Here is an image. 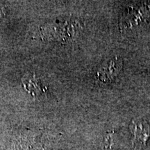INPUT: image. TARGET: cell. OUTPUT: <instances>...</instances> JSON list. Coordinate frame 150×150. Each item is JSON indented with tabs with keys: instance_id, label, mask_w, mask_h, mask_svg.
I'll list each match as a JSON object with an SVG mask.
<instances>
[{
	"instance_id": "277c9868",
	"label": "cell",
	"mask_w": 150,
	"mask_h": 150,
	"mask_svg": "<svg viewBox=\"0 0 150 150\" xmlns=\"http://www.w3.org/2000/svg\"><path fill=\"white\" fill-rule=\"evenodd\" d=\"M112 144V136L111 134L107 135L105 137V148L106 150H110Z\"/></svg>"
},
{
	"instance_id": "3957f363",
	"label": "cell",
	"mask_w": 150,
	"mask_h": 150,
	"mask_svg": "<svg viewBox=\"0 0 150 150\" xmlns=\"http://www.w3.org/2000/svg\"><path fill=\"white\" fill-rule=\"evenodd\" d=\"M23 83L24 87L28 91L31 92L33 93V95H38L40 92L41 86L40 83L35 79L34 76H24L23 78Z\"/></svg>"
},
{
	"instance_id": "7a4b0ae2",
	"label": "cell",
	"mask_w": 150,
	"mask_h": 150,
	"mask_svg": "<svg viewBox=\"0 0 150 150\" xmlns=\"http://www.w3.org/2000/svg\"><path fill=\"white\" fill-rule=\"evenodd\" d=\"M130 129L133 134V145H145L150 136L149 125L143 120H133L130 125Z\"/></svg>"
},
{
	"instance_id": "6da1fadb",
	"label": "cell",
	"mask_w": 150,
	"mask_h": 150,
	"mask_svg": "<svg viewBox=\"0 0 150 150\" xmlns=\"http://www.w3.org/2000/svg\"><path fill=\"white\" fill-rule=\"evenodd\" d=\"M122 67V61L120 58L117 56L111 58L103 63V65L97 71V76L102 81H109L119 74Z\"/></svg>"
}]
</instances>
